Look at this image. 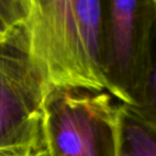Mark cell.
Returning a JSON list of instances; mask_svg holds the SVG:
<instances>
[{
	"mask_svg": "<svg viewBox=\"0 0 156 156\" xmlns=\"http://www.w3.org/2000/svg\"><path fill=\"white\" fill-rule=\"evenodd\" d=\"M28 0H0V42L8 40L24 25Z\"/></svg>",
	"mask_w": 156,
	"mask_h": 156,
	"instance_id": "cell-7",
	"label": "cell"
},
{
	"mask_svg": "<svg viewBox=\"0 0 156 156\" xmlns=\"http://www.w3.org/2000/svg\"><path fill=\"white\" fill-rule=\"evenodd\" d=\"M155 10L156 0L104 1L101 63L106 91L128 107L140 98Z\"/></svg>",
	"mask_w": 156,
	"mask_h": 156,
	"instance_id": "cell-3",
	"label": "cell"
},
{
	"mask_svg": "<svg viewBox=\"0 0 156 156\" xmlns=\"http://www.w3.org/2000/svg\"><path fill=\"white\" fill-rule=\"evenodd\" d=\"M28 147H22V149H12V147L11 149H8V147H2V149H0V156H10L14 153H17V152H20V151H23V150L28 149Z\"/></svg>",
	"mask_w": 156,
	"mask_h": 156,
	"instance_id": "cell-9",
	"label": "cell"
},
{
	"mask_svg": "<svg viewBox=\"0 0 156 156\" xmlns=\"http://www.w3.org/2000/svg\"><path fill=\"white\" fill-rule=\"evenodd\" d=\"M120 112L121 104L106 91H48L41 113L47 156H121Z\"/></svg>",
	"mask_w": 156,
	"mask_h": 156,
	"instance_id": "cell-2",
	"label": "cell"
},
{
	"mask_svg": "<svg viewBox=\"0 0 156 156\" xmlns=\"http://www.w3.org/2000/svg\"><path fill=\"white\" fill-rule=\"evenodd\" d=\"M103 15L100 0H28L20 32L45 94L54 89L106 91L101 63Z\"/></svg>",
	"mask_w": 156,
	"mask_h": 156,
	"instance_id": "cell-1",
	"label": "cell"
},
{
	"mask_svg": "<svg viewBox=\"0 0 156 156\" xmlns=\"http://www.w3.org/2000/svg\"><path fill=\"white\" fill-rule=\"evenodd\" d=\"M129 108L156 128V10L150 32L149 54L140 98L136 107Z\"/></svg>",
	"mask_w": 156,
	"mask_h": 156,
	"instance_id": "cell-6",
	"label": "cell"
},
{
	"mask_svg": "<svg viewBox=\"0 0 156 156\" xmlns=\"http://www.w3.org/2000/svg\"><path fill=\"white\" fill-rule=\"evenodd\" d=\"M121 156H156V128L141 119L132 108L121 104Z\"/></svg>",
	"mask_w": 156,
	"mask_h": 156,
	"instance_id": "cell-5",
	"label": "cell"
},
{
	"mask_svg": "<svg viewBox=\"0 0 156 156\" xmlns=\"http://www.w3.org/2000/svg\"><path fill=\"white\" fill-rule=\"evenodd\" d=\"M20 29L0 42V149L42 143L45 93L25 51Z\"/></svg>",
	"mask_w": 156,
	"mask_h": 156,
	"instance_id": "cell-4",
	"label": "cell"
},
{
	"mask_svg": "<svg viewBox=\"0 0 156 156\" xmlns=\"http://www.w3.org/2000/svg\"><path fill=\"white\" fill-rule=\"evenodd\" d=\"M10 156H47V154L43 147V143H40V144L33 145L26 150L17 152V153H14Z\"/></svg>",
	"mask_w": 156,
	"mask_h": 156,
	"instance_id": "cell-8",
	"label": "cell"
}]
</instances>
